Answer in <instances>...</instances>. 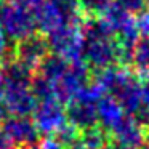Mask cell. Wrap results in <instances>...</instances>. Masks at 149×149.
<instances>
[{
	"label": "cell",
	"mask_w": 149,
	"mask_h": 149,
	"mask_svg": "<svg viewBox=\"0 0 149 149\" xmlns=\"http://www.w3.org/2000/svg\"><path fill=\"white\" fill-rule=\"evenodd\" d=\"M39 149H64V146H63V144H61V143H59L56 138L50 136V138L43 139V141L40 143Z\"/></svg>",
	"instance_id": "7402d4cb"
},
{
	"label": "cell",
	"mask_w": 149,
	"mask_h": 149,
	"mask_svg": "<svg viewBox=\"0 0 149 149\" xmlns=\"http://www.w3.org/2000/svg\"><path fill=\"white\" fill-rule=\"evenodd\" d=\"M136 24H138L139 34H143V36H149V10H144L143 13L138 15V18H136Z\"/></svg>",
	"instance_id": "44dd1931"
},
{
	"label": "cell",
	"mask_w": 149,
	"mask_h": 149,
	"mask_svg": "<svg viewBox=\"0 0 149 149\" xmlns=\"http://www.w3.org/2000/svg\"><path fill=\"white\" fill-rule=\"evenodd\" d=\"M69 64H71L69 61H66L64 58H61V56H58V55L53 53V55H48L39 64V68H37V74L42 75L43 79H47L48 82H52V84L55 85L56 82L66 74Z\"/></svg>",
	"instance_id": "5bb4252c"
},
{
	"label": "cell",
	"mask_w": 149,
	"mask_h": 149,
	"mask_svg": "<svg viewBox=\"0 0 149 149\" xmlns=\"http://www.w3.org/2000/svg\"><path fill=\"white\" fill-rule=\"evenodd\" d=\"M144 148L149 149V130H146V138H144Z\"/></svg>",
	"instance_id": "83f0119b"
},
{
	"label": "cell",
	"mask_w": 149,
	"mask_h": 149,
	"mask_svg": "<svg viewBox=\"0 0 149 149\" xmlns=\"http://www.w3.org/2000/svg\"><path fill=\"white\" fill-rule=\"evenodd\" d=\"M114 143L132 148H141L144 146V138H146V128L135 119L133 116L127 114L125 119L109 133Z\"/></svg>",
	"instance_id": "8fae6325"
},
{
	"label": "cell",
	"mask_w": 149,
	"mask_h": 149,
	"mask_svg": "<svg viewBox=\"0 0 149 149\" xmlns=\"http://www.w3.org/2000/svg\"><path fill=\"white\" fill-rule=\"evenodd\" d=\"M127 53L122 50L116 37H101V39H85L84 61L88 68L95 71L114 68L117 63L125 61Z\"/></svg>",
	"instance_id": "3957f363"
},
{
	"label": "cell",
	"mask_w": 149,
	"mask_h": 149,
	"mask_svg": "<svg viewBox=\"0 0 149 149\" xmlns=\"http://www.w3.org/2000/svg\"><path fill=\"white\" fill-rule=\"evenodd\" d=\"M148 7H149V0H148Z\"/></svg>",
	"instance_id": "f546056e"
},
{
	"label": "cell",
	"mask_w": 149,
	"mask_h": 149,
	"mask_svg": "<svg viewBox=\"0 0 149 149\" xmlns=\"http://www.w3.org/2000/svg\"><path fill=\"white\" fill-rule=\"evenodd\" d=\"M3 84H5V64H2V61H0V93H2Z\"/></svg>",
	"instance_id": "484cf974"
},
{
	"label": "cell",
	"mask_w": 149,
	"mask_h": 149,
	"mask_svg": "<svg viewBox=\"0 0 149 149\" xmlns=\"http://www.w3.org/2000/svg\"><path fill=\"white\" fill-rule=\"evenodd\" d=\"M87 85H88V66L84 61L71 63L66 74L55 84V96L61 103H68Z\"/></svg>",
	"instance_id": "9c48e42d"
},
{
	"label": "cell",
	"mask_w": 149,
	"mask_h": 149,
	"mask_svg": "<svg viewBox=\"0 0 149 149\" xmlns=\"http://www.w3.org/2000/svg\"><path fill=\"white\" fill-rule=\"evenodd\" d=\"M34 16L37 21V27L47 36L52 34L53 31L59 29L61 26H64L66 23H71V19L58 7H55L50 0L40 2V5L34 10Z\"/></svg>",
	"instance_id": "7c38bea8"
},
{
	"label": "cell",
	"mask_w": 149,
	"mask_h": 149,
	"mask_svg": "<svg viewBox=\"0 0 149 149\" xmlns=\"http://www.w3.org/2000/svg\"><path fill=\"white\" fill-rule=\"evenodd\" d=\"M50 55V45L48 39L43 36H32L19 40L15 47V59L23 63L24 66L37 71L39 64Z\"/></svg>",
	"instance_id": "30bf717a"
},
{
	"label": "cell",
	"mask_w": 149,
	"mask_h": 149,
	"mask_svg": "<svg viewBox=\"0 0 149 149\" xmlns=\"http://www.w3.org/2000/svg\"><path fill=\"white\" fill-rule=\"evenodd\" d=\"M7 114H8V109H7V106H5L2 96H0V122H3V120L7 119Z\"/></svg>",
	"instance_id": "cb8c5ba5"
},
{
	"label": "cell",
	"mask_w": 149,
	"mask_h": 149,
	"mask_svg": "<svg viewBox=\"0 0 149 149\" xmlns=\"http://www.w3.org/2000/svg\"><path fill=\"white\" fill-rule=\"evenodd\" d=\"M107 149H136V148H132V146H125V144H119V143H114L112 144H109V148Z\"/></svg>",
	"instance_id": "4316f807"
},
{
	"label": "cell",
	"mask_w": 149,
	"mask_h": 149,
	"mask_svg": "<svg viewBox=\"0 0 149 149\" xmlns=\"http://www.w3.org/2000/svg\"><path fill=\"white\" fill-rule=\"evenodd\" d=\"M55 7H58L71 21L75 19V15L80 10L79 8V0H50Z\"/></svg>",
	"instance_id": "d6986e66"
},
{
	"label": "cell",
	"mask_w": 149,
	"mask_h": 149,
	"mask_svg": "<svg viewBox=\"0 0 149 149\" xmlns=\"http://www.w3.org/2000/svg\"><path fill=\"white\" fill-rule=\"evenodd\" d=\"M106 95L98 84L84 87L72 100L68 101V122L75 128L85 130L98 123V101Z\"/></svg>",
	"instance_id": "7a4b0ae2"
},
{
	"label": "cell",
	"mask_w": 149,
	"mask_h": 149,
	"mask_svg": "<svg viewBox=\"0 0 149 149\" xmlns=\"http://www.w3.org/2000/svg\"><path fill=\"white\" fill-rule=\"evenodd\" d=\"M2 7H3V2L0 0V11H2ZM10 37L7 36L3 29V24H2V19H0V56H7L10 53L11 48V43H10Z\"/></svg>",
	"instance_id": "ffe728a7"
},
{
	"label": "cell",
	"mask_w": 149,
	"mask_h": 149,
	"mask_svg": "<svg viewBox=\"0 0 149 149\" xmlns=\"http://www.w3.org/2000/svg\"><path fill=\"white\" fill-rule=\"evenodd\" d=\"M2 2H8V3H13V2H23V0H2Z\"/></svg>",
	"instance_id": "f1b7e54d"
},
{
	"label": "cell",
	"mask_w": 149,
	"mask_h": 149,
	"mask_svg": "<svg viewBox=\"0 0 149 149\" xmlns=\"http://www.w3.org/2000/svg\"><path fill=\"white\" fill-rule=\"evenodd\" d=\"M127 112L120 103L111 95H103L100 101H98V122L100 125L111 133L123 119H125Z\"/></svg>",
	"instance_id": "4fadbf2b"
},
{
	"label": "cell",
	"mask_w": 149,
	"mask_h": 149,
	"mask_svg": "<svg viewBox=\"0 0 149 149\" xmlns=\"http://www.w3.org/2000/svg\"><path fill=\"white\" fill-rule=\"evenodd\" d=\"M0 19L7 36L16 42L36 34V29H39L32 10L19 2L3 3L0 11Z\"/></svg>",
	"instance_id": "5b68a950"
},
{
	"label": "cell",
	"mask_w": 149,
	"mask_h": 149,
	"mask_svg": "<svg viewBox=\"0 0 149 149\" xmlns=\"http://www.w3.org/2000/svg\"><path fill=\"white\" fill-rule=\"evenodd\" d=\"M114 3L119 5L122 10H125L127 13L133 15V16H138L139 13L146 10L148 7V0H114Z\"/></svg>",
	"instance_id": "ac0fdd59"
},
{
	"label": "cell",
	"mask_w": 149,
	"mask_h": 149,
	"mask_svg": "<svg viewBox=\"0 0 149 149\" xmlns=\"http://www.w3.org/2000/svg\"><path fill=\"white\" fill-rule=\"evenodd\" d=\"M96 84L103 88L104 93L116 98L120 106L125 109V112H128L130 116L138 114L144 107L141 82L130 69L114 66V68L100 71Z\"/></svg>",
	"instance_id": "6da1fadb"
},
{
	"label": "cell",
	"mask_w": 149,
	"mask_h": 149,
	"mask_svg": "<svg viewBox=\"0 0 149 149\" xmlns=\"http://www.w3.org/2000/svg\"><path fill=\"white\" fill-rule=\"evenodd\" d=\"M32 116V120L36 122L39 132L50 136L55 135L64 123H68V116L63 103L56 98L40 100Z\"/></svg>",
	"instance_id": "ba28073f"
},
{
	"label": "cell",
	"mask_w": 149,
	"mask_h": 149,
	"mask_svg": "<svg viewBox=\"0 0 149 149\" xmlns=\"http://www.w3.org/2000/svg\"><path fill=\"white\" fill-rule=\"evenodd\" d=\"M0 96L3 100L8 112L13 114V116L29 117L31 114H34L37 103H39V100L31 90V85H26V84L5 82Z\"/></svg>",
	"instance_id": "52a82bcc"
},
{
	"label": "cell",
	"mask_w": 149,
	"mask_h": 149,
	"mask_svg": "<svg viewBox=\"0 0 149 149\" xmlns=\"http://www.w3.org/2000/svg\"><path fill=\"white\" fill-rule=\"evenodd\" d=\"M114 5V0H79V8L87 18H100Z\"/></svg>",
	"instance_id": "e0dca14e"
},
{
	"label": "cell",
	"mask_w": 149,
	"mask_h": 149,
	"mask_svg": "<svg viewBox=\"0 0 149 149\" xmlns=\"http://www.w3.org/2000/svg\"><path fill=\"white\" fill-rule=\"evenodd\" d=\"M132 61L139 72L149 75V36H143L133 47Z\"/></svg>",
	"instance_id": "2e32d148"
},
{
	"label": "cell",
	"mask_w": 149,
	"mask_h": 149,
	"mask_svg": "<svg viewBox=\"0 0 149 149\" xmlns=\"http://www.w3.org/2000/svg\"><path fill=\"white\" fill-rule=\"evenodd\" d=\"M111 135L103 127H90L80 130V148L82 149H107L111 144Z\"/></svg>",
	"instance_id": "9a60e30c"
},
{
	"label": "cell",
	"mask_w": 149,
	"mask_h": 149,
	"mask_svg": "<svg viewBox=\"0 0 149 149\" xmlns=\"http://www.w3.org/2000/svg\"><path fill=\"white\" fill-rule=\"evenodd\" d=\"M141 95H143V104L149 111V75H146L144 82L141 84Z\"/></svg>",
	"instance_id": "603a6c76"
},
{
	"label": "cell",
	"mask_w": 149,
	"mask_h": 149,
	"mask_svg": "<svg viewBox=\"0 0 149 149\" xmlns=\"http://www.w3.org/2000/svg\"><path fill=\"white\" fill-rule=\"evenodd\" d=\"M48 45L50 52L64 58L69 63L82 61L85 47V37L82 32V27L77 26L74 21L66 23L59 29L48 34Z\"/></svg>",
	"instance_id": "277c9868"
},
{
	"label": "cell",
	"mask_w": 149,
	"mask_h": 149,
	"mask_svg": "<svg viewBox=\"0 0 149 149\" xmlns=\"http://www.w3.org/2000/svg\"><path fill=\"white\" fill-rule=\"evenodd\" d=\"M10 141L7 139V136L2 133V130H0V149H10Z\"/></svg>",
	"instance_id": "d4e9b609"
},
{
	"label": "cell",
	"mask_w": 149,
	"mask_h": 149,
	"mask_svg": "<svg viewBox=\"0 0 149 149\" xmlns=\"http://www.w3.org/2000/svg\"><path fill=\"white\" fill-rule=\"evenodd\" d=\"M2 133L7 136L10 144L19 149H34L39 144L42 133L39 132L36 122L24 116H13L3 120Z\"/></svg>",
	"instance_id": "8992f818"
}]
</instances>
